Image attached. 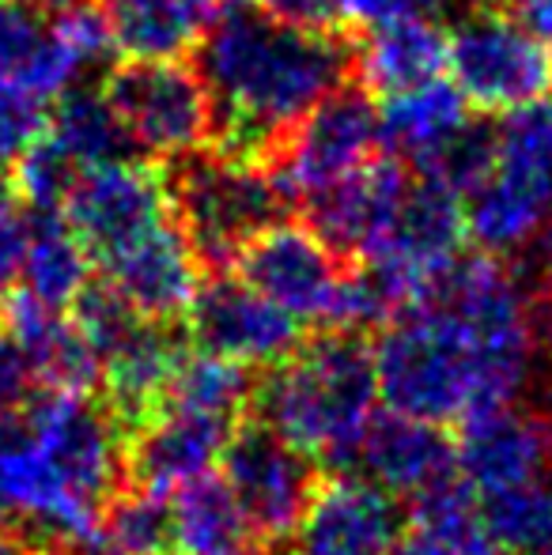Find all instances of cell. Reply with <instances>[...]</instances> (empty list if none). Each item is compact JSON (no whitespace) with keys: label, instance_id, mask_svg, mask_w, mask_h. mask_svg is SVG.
<instances>
[{"label":"cell","instance_id":"1","mask_svg":"<svg viewBox=\"0 0 552 555\" xmlns=\"http://www.w3.org/2000/svg\"><path fill=\"white\" fill-rule=\"evenodd\" d=\"M530 292L496 254L458 257L435 287L383 325L378 397L390 412L450 424L515 404L534 374Z\"/></svg>","mask_w":552,"mask_h":555},{"label":"cell","instance_id":"2","mask_svg":"<svg viewBox=\"0 0 552 555\" xmlns=\"http://www.w3.org/2000/svg\"><path fill=\"white\" fill-rule=\"evenodd\" d=\"M126 450V427L88 393H38L0 416V526L84 555L129 488Z\"/></svg>","mask_w":552,"mask_h":555},{"label":"cell","instance_id":"3","mask_svg":"<svg viewBox=\"0 0 552 555\" xmlns=\"http://www.w3.org/2000/svg\"><path fill=\"white\" fill-rule=\"evenodd\" d=\"M348 68L352 50L333 30H303L258 8H231L208 27L197 61L213 99L216 147L266 163L345 83Z\"/></svg>","mask_w":552,"mask_h":555},{"label":"cell","instance_id":"4","mask_svg":"<svg viewBox=\"0 0 552 555\" xmlns=\"http://www.w3.org/2000/svg\"><path fill=\"white\" fill-rule=\"evenodd\" d=\"M378 401L375 348L345 330L299 344L254 393L261 424L314 465L356 461Z\"/></svg>","mask_w":552,"mask_h":555},{"label":"cell","instance_id":"5","mask_svg":"<svg viewBox=\"0 0 552 555\" xmlns=\"http://www.w3.org/2000/svg\"><path fill=\"white\" fill-rule=\"evenodd\" d=\"M465 205V231L485 254L508 257L538 238L552 216V99L492 125V155Z\"/></svg>","mask_w":552,"mask_h":555},{"label":"cell","instance_id":"6","mask_svg":"<svg viewBox=\"0 0 552 555\" xmlns=\"http://www.w3.org/2000/svg\"><path fill=\"white\" fill-rule=\"evenodd\" d=\"M170 185V212L197 249L201 264L228 272L243 246L280 220L287 205L273 170L261 159L231 152H193L178 159Z\"/></svg>","mask_w":552,"mask_h":555},{"label":"cell","instance_id":"7","mask_svg":"<svg viewBox=\"0 0 552 555\" xmlns=\"http://www.w3.org/2000/svg\"><path fill=\"white\" fill-rule=\"evenodd\" d=\"M447 68L473 111L508 114L552 95V46L503 8L473 4L447 35Z\"/></svg>","mask_w":552,"mask_h":555},{"label":"cell","instance_id":"8","mask_svg":"<svg viewBox=\"0 0 552 555\" xmlns=\"http://www.w3.org/2000/svg\"><path fill=\"white\" fill-rule=\"evenodd\" d=\"M114 50L95 4L46 12L23 0H0V76L38 106H50Z\"/></svg>","mask_w":552,"mask_h":555},{"label":"cell","instance_id":"9","mask_svg":"<svg viewBox=\"0 0 552 555\" xmlns=\"http://www.w3.org/2000/svg\"><path fill=\"white\" fill-rule=\"evenodd\" d=\"M383 147V117L375 99L363 88H345L322 99L269 155L284 201H310L314 193L330 190L333 182L356 175L378 159Z\"/></svg>","mask_w":552,"mask_h":555},{"label":"cell","instance_id":"10","mask_svg":"<svg viewBox=\"0 0 552 555\" xmlns=\"http://www.w3.org/2000/svg\"><path fill=\"white\" fill-rule=\"evenodd\" d=\"M129 144L147 159H185L213 137V99L197 68L182 61H126L103 83Z\"/></svg>","mask_w":552,"mask_h":555},{"label":"cell","instance_id":"11","mask_svg":"<svg viewBox=\"0 0 552 555\" xmlns=\"http://www.w3.org/2000/svg\"><path fill=\"white\" fill-rule=\"evenodd\" d=\"M61 216L68 220L91 261L121 254L155 227L175 220L170 212V185L155 163L111 159L76 175L73 190L65 193Z\"/></svg>","mask_w":552,"mask_h":555},{"label":"cell","instance_id":"12","mask_svg":"<svg viewBox=\"0 0 552 555\" xmlns=\"http://www.w3.org/2000/svg\"><path fill=\"white\" fill-rule=\"evenodd\" d=\"M235 269L254 292L287 310L299 325H330L348 280V261L314 227L284 220L246 242Z\"/></svg>","mask_w":552,"mask_h":555},{"label":"cell","instance_id":"13","mask_svg":"<svg viewBox=\"0 0 552 555\" xmlns=\"http://www.w3.org/2000/svg\"><path fill=\"white\" fill-rule=\"evenodd\" d=\"M220 476L266 544L292 541L318 483L314 461L292 450L261 420H243L235 427L231 442L223 446Z\"/></svg>","mask_w":552,"mask_h":555},{"label":"cell","instance_id":"14","mask_svg":"<svg viewBox=\"0 0 552 555\" xmlns=\"http://www.w3.org/2000/svg\"><path fill=\"white\" fill-rule=\"evenodd\" d=\"M185 318L197 351L235 359L243 366H277L303 344V325L287 310L228 272H216L201 284Z\"/></svg>","mask_w":552,"mask_h":555},{"label":"cell","instance_id":"15","mask_svg":"<svg viewBox=\"0 0 552 555\" xmlns=\"http://www.w3.org/2000/svg\"><path fill=\"white\" fill-rule=\"evenodd\" d=\"M401 526L398 499L368 476H325L292 533V555H394Z\"/></svg>","mask_w":552,"mask_h":555},{"label":"cell","instance_id":"16","mask_svg":"<svg viewBox=\"0 0 552 555\" xmlns=\"http://www.w3.org/2000/svg\"><path fill=\"white\" fill-rule=\"evenodd\" d=\"M454 442L458 476L477 495L541 480L552 465V416L496 404L465 416Z\"/></svg>","mask_w":552,"mask_h":555},{"label":"cell","instance_id":"17","mask_svg":"<svg viewBox=\"0 0 552 555\" xmlns=\"http://www.w3.org/2000/svg\"><path fill=\"white\" fill-rule=\"evenodd\" d=\"M95 356L103 366L106 409L118 416L126 435H133L152 416H159L170 378H175L185 351L182 336L170 330V322H152L144 314H133L99 344Z\"/></svg>","mask_w":552,"mask_h":555},{"label":"cell","instance_id":"18","mask_svg":"<svg viewBox=\"0 0 552 555\" xmlns=\"http://www.w3.org/2000/svg\"><path fill=\"white\" fill-rule=\"evenodd\" d=\"M201 257L190 246L178 220H167L152 234L137 238L121 254L106 257L103 276L137 314L152 322H175L193 307L201 292Z\"/></svg>","mask_w":552,"mask_h":555},{"label":"cell","instance_id":"19","mask_svg":"<svg viewBox=\"0 0 552 555\" xmlns=\"http://www.w3.org/2000/svg\"><path fill=\"white\" fill-rule=\"evenodd\" d=\"M231 435L235 427L220 424V420L193 416L182 409H159V416H152L129 435V488L147 491L155 499H170L178 488H185L197 476H208L213 465H220Z\"/></svg>","mask_w":552,"mask_h":555},{"label":"cell","instance_id":"20","mask_svg":"<svg viewBox=\"0 0 552 555\" xmlns=\"http://www.w3.org/2000/svg\"><path fill=\"white\" fill-rule=\"evenodd\" d=\"M409 170L398 159H371L356 175L314 193L307 205L310 227L337 249L341 257H371L386 238L398 205L409 190Z\"/></svg>","mask_w":552,"mask_h":555},{"label":"cell","instance_id":"21","mask_svg":"<svg viewBox=\"0 0 552 555\" xmlns=\"http://www.w3.org/2000/svg\"><path fill=\"white\" fill-rule=\"evenodd\" d=\"M356 465L394 499H420L458 476L454 442L447 439V431L390 409L371 420Z\"/></svg>","mask_w":552,"mask_h":555},{"label":"cell","instance_id":"22","mask_svg":"<svg viewBox=\"0 0 552 555\" xmlns=\"http://www.w3.org/2000/svg\"><path fill=\"white\" fill-rule=\"evenodd\" d=\"M4 333L27 351L46 393H91L103 382V366L88 336L76 330L65 310L38 302L35 295L15 292L4 307Z\"/></svg>","mask_w":552,"mask_h":555},{"label":"cell","instance_id":"23","mask_svg":"<svg viewBox=\"0 0 552 555\" xmlns=\"http://www.w3.org/2000/svg\"><path fill=\"white\" fill-rule=\"evenodd\" d=\"M447 68V35L432 20H383L371 23L352 50V73L371 99H390L432 83Z\"/></svg>","mask_w":552,"mask_h":555},{"label":"cell","instance_id":"24","mask_svg":"<svg viewBox=\"0 0 552 555\" xmlns=\"http://www.w3.org/2000/svg\"><path fill=\"white\" fill-rule=\"evenodd\" d=\"M99 12L129 61H178L205 42L216 0H99Z\"/></svg>","mask_w":552,"mask_h":555},{"label":"cell","instance_id":"25","mask_svg":"<svg viewBox=\"0 0 552 555\" xmlns=\"http://www.w3.org/2000/svg\"><path fill=\"white\" fill-rule=\"evenodd\" d=\"M470 111L473 106L465 103L454 83H420L413 91L390 95L383 111H378V117H383V144L394 147L416 170H432L473 125Z\"/></svg>","mask_w":552,"mask_h":555},{"label":"cell","instance_id":"26","mask_svg":"<svg viewBox=\"0 0 552 555\" xmlns=\"http://www.w3.org/2000/svg\"><path fill=\"white\" fill-rule=\"evenodd\" d=\"M178 555H258L261 541L223 476H197L170 495Z\"/></svg>","mask_w":552,"mask_h":555},{"label":"cell","instance_id":"27","mask_svg":"<svg viewBox=\"0 0 552 555\" xmlns=\"http://www.w3.org/2000/svg\"><path fill=\"white\" fill-rule=\"evenodd\" d=\"M394 555H496L477 491L454 476L442 488L413 499Z\"/></svg>","mask_w":552,"mask_h":555},{"label":"cell","instance_id":"28","mask_svg":"<svg viewBox=\"0 0 552 555\" xmlns=\"http://www.w3.org/2000/svg\"><path fill=\"white\" fill-rule=\"evenodd\" d=\"M23 292L53 310H73L91 284V254L57 208H30Z\"/></svg>","mask_w":552,"mask_h":555},{"label":"cell","instance_id":"29","mask_svg":"<svg viewBox=\"0 0 552 555\" xmlns=\"http://www.w3.org/2000/svg\"><path fill=\"white\" fill-rule=\"evenodd\" d=\"M42 137L76 170L126 159L129 152V132L103 88H68L46 117Z\"/></svg>","mask_w":552,"mask_h":555},{"label":"cell","instance_id":"30","mask_svg":"<svg viewBox=\"0 0 552 555\" xmlns=\"http://www.w3.org/2000/svg\"><path fill=\"white\" fill-rule=\"evenodd\" d=\"M254 393H258V382H254L251 366L197 351V356H185L178 363L163 409H182L193 416L239 427L246 420V409L254 404Z\"/></svg>","mask_w":552,"mask_h":555},{"label":"cell","instance_id":"31","mask_svg":"<svg viewBox=\"0 0 552 555\" xmlns=\"http://www.w3.org/2000/svg\"><path fill=\"white\" fill-rule=\"evenodd\" d=\"M492 548L508 555H549L552 552V483L541 480L480 495Z\"/></svg>","mask_w":552,"mask_h":555},{"label":"cell","instance_id":"32","mask_svg":"<svg viewBox=\"0 0 552 555\" xmlns=\"http://www.w3.org/2000/svg\"><path fill=\"white\" fill-rule=\"evenodd\" d=\"M175 533H170L167 499H155L147 491L126 488L99 521L84 555H170Z\"/></svg>","mask_w":552,"mask_h":555},{"label":"cell","instance_id":"33","mask_svg":"<svg viewBox=\"0 0 552 555\" xmlns=\"http://www.w3.org/2000/svg\"><path fill=\"white\" fill-rule=\"evenodd\" d=\"M46 129V106L27 99L20 88L0 76V178L15 170L30 144L42 137Z\"/></svg>","mask_w":552,"mask_h":555},{"label":"cell","instance_id":"34","mask_svg":"<svg viewBox=\"0 0 552 555\" xmlns=\"http://www.w3.org/2000/svg\"><path fill=\"white\" fill-rule=\"evenodd\" d=\"M27 238H30V212L23 208L20 193L0 182V292L20 284Z\"/></svg>","mask_w":552,"mask_h":555},{"label":"cell","instance_id":"35","mask_svg":"<svg viewBox=\"0 0 552 555\" xmlns=\"http://www.w3.org/2000/svg\"><path fill=\"white\" fill-rule=\"evenodd\" d=\"M38 393H46V389H42V382H38L35 366H30L27 351L8 333H0V416L20 412L23 404H30Z\"/></svg>","mask_w":552,"mask_h":555},{"label":"cell","instance_id":"36","mask_svg":"<svg viewBox=\"0 0 552 555\" xmlns=\"http://www.w3.org/2000/svg\"><path fill=\"white\" fill-rule=\"evenodd\" d=\"M258 12L303 30H333L341 23V0H254Z\"/></svg>","mask_w":552,"mask_h":555},{"label":"cell","instance_id":"37","mask_svg":"<svg viewBox=\"0 0 552 555\" xmlns=\"http://www.w3.org/2000/svg\"><path fill=\"white\" fill-rule=\"evenodd\" d=\"M530 336L534 351L552 366V280L530 292Z\"/></svg>","mask_w":552,"mask_h":555},{"label":"cell","instance_id":"38","mask_svg":"<svg viewBox=\"0 0 552 555\" xmlns=\"http://www.w3.org/2000/svg\"><path fill=\"white\" fill-rule=\"evenodd\" d=\"M508 12L523 23L530 35L552 46V0H508Z\"/></svg>","mask_w":552,"mask_h":555},{"label":"cell","instance_id":"39","mask_svg":"<svg viewBox=\"0 0 552 555\" xmlns=\"http://www.w3.org/2000/svg\"><path fill=\"white\" fill-rule=\"evenodd\" d=\"M534 242H538V264L549 272V280H552V216L545 220V227H541Z\"/></svg>","mask_w":552,"mask_h":555},{"label":"cell","instance_id":"40","mask_svg":"<svg viewBox=\"0 0 552 555\" xmlns=\"http://www.w3.org/2000/svg\"><path fill=\"white\" fill-rule=\"evenodd\" d=\"M23 4H35V8H46V12H57V8L88 4V0H23Z\"/></svg>","mask_w":552,"mask_h":555},{"label":"cell","instance_id":"41","mask_svg":"<svg viewBox=\"0 0 552 555\" xmlns=\"http://www.w3.org/2000/svg\"><path fill=\"white\" fill-rule=\"evenodd\" d=\"M35 555H80V552H68V548H50V552H35Z\"/></svg>","mask_w":552,"mask_h":555},{"label":"cell","instance_id":"42","mask_svg":"<svg viewBox=\"0 0 552 555\" xmlns=\"http://www.w3.org/2000/svg\"><path fill=\"white\" fill-rule=\"evenodd\" d=\"M231 4H243V0H231Z\"/></svg>","mask_w":552,"mask_h":555},{"label":"cell","instance_id":"43","mask_svg":"<svg viewBox=\"0 0 552 555\" xmlns=\"http://www.w3.org/2000/svg\"><path fill=\"white\" fill-rule=\"evenodd\" d=\"M549 555H552V552H549Z\"/></svg>","mask_w":552,"mask_h":555}]
</instances>
